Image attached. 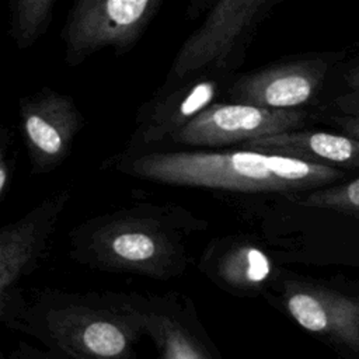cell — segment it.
<instances>
[{
    "label": "cell",
    "instance_id": "d6986e66",
    "mask_svg": "<svg viewBox=\"0 0 359 359\" xmlns=\"http://www.w3.org/2000/svg\"><path fill=\"white\" fill-rule=\"evenodd\" d=\"M346 83L349 84V87H351L356 94H359V66L348 72V74H346Z\"/></svg>",
    "mask_w": 359,
    "mask_h": 359
},
{
    "label": "cell",
    "instance_id": "e0dca14e",
    "mask_svg": "<svg viewBox=\"0 0 359 359\" xmlns=\"http://www.w3.org/2000/svg\"><path fill=\"white\" fill-rule=\"evenodd\" d=\"M11 143V139L6 129H3L1 135V150H0V196L4 198L6 192L8 191V187L13 180V172L15 167V156L11 154V150H8V146Z\"/></svg>",
    "mask_w": 359,
    "mask_h": 359
},
{
    "label": "cell",
    "instance_id": "5bb4252c",
    "mask_svg": "<svg viewBox=\"0 0 359 359\" xmlns=\"http://www.w3.org/2000/svg\"><path fill=\"white\" fill-rule=\"evenodd\" d=\"M140 323L153 338L160 359H209L191 332L171 316L142 310Z\"/></svg>",
    "mask_w": 359,
    "mask_h": 359
},
{
    "label": "cell",
    "instance_id": "2e32d148",
    "mask_svg": "<svg viewBox=\"0 0 359 359\" xmlns=\"http://www.w3.org/2000/svg\"><path fill=\"white\" fill-rule=\"evenodd\" d=\"M302 203L304 206L332 209L346 215L359 216V178L341 185L313 191Z\"/></svg>",
    "mask_w": 359,
    "mask_h": 359
},
{
    "label": "cell",
    "instance_id": "5b68a950",
    "mask_svg": "<svg viewBox=\"0 0 359 359\" xmlns=\"http://www.w3.org/2000/svg\"><path fill=\"white\" fill-rule=\"evenodd\" d=\"M140 313L130 306L67 302L48 307L42 321L52 339L76 359H123Z\"/></svg>",
    "mask_w": 359,
    "mask_h": 359
},
{
    "label": "cell",
    "instance_id": "52a82bcc",
    "mask_svg": "<svg viewBox=\"0 0 359 359\" xmlns=\"http://www.w3.org/2000/svg\"><path fill=\"white\" fill-rule=\"evenodd\" d=\"M303 109H269L238 102H215L180 130L171 144L223 147L297 130L304 125Z\"/></svg>",
    "mask_w": 359,
    "mask_h": 359
},
{
    "label": "cell",
    "instance_id": "4fadbf2b",
    "mask_svg": "<svg viewBox=\"0 0 359 359\" xmlns=\"http://www.w3.org/2000/svg\"><path fill=\"white\" fill-rule=\"evenodd\" d=\"M206 264L210 272L226 286L237 290H255L266 282L272 265L266 254L247 243L216 247Z\"/></svg>",
    "mask_w": 359,
    "mask_h": 359
},
{
    "label": "cell",
    "instance_id": "3957f363",
    "mask_svg": "<svg viewBox=\"0 0 359 359\" xmlns=\"http://www.w3.org/2000/svg\"><path fill=\"white\" fill-rule=\"evenodd\" d=\"M276 0H220L212 4L203 22L184 41L165 83L198 76L233 77L245 59L258 27Z\"/></svg>",
    "mask_w": 359,
    "mask_h": 359
},
{
    "label": "cell",
    "instance_id": "ba28073f",
    "mask_svg": "<svg viewBox=\"0 0 359 359\" xmlns=\"http://www.w3.org/2000/svg\"><path fill=\"white\" fill-rule=\"evenodd\" d=\"M18 116L21 136L35 174L59 167L70 154L73 142L84 125L73 98L50 88L21 98Z\"/></svg>",
    "mask_w": 359,
    "mask_h": 359
},
{
    "label": "cell",
    "instance_id": "9a60e30c",
    "mask_svg": "<svg viewBox=\"0 0 359 359\" xmlns=\"http://www.w3.org/2000/svg\"><path fill=\"white\" fill-rule=\"evenodd\" d=\"M55 0H14L10 3V35L18 49L32 46L48 29Z\"/></svg>",
    "mask_w": 359,
    "mask_h": 359
},
{
    "label": "cell",
    "instance_id": "7a4b0ae2",
    "mask_svg": "<svg viewBox=\"0 0 359 359\" xmlns=\"http://www.w3.org/2000/svg\"><path fill=\"white\" fill-rule=\"evenodd\" d=\"M202 223L180 208L142 205L98 216L72 233L73 255L102 271L156 279L181 273L189 262L187 237Z\"/></svg>",
    "mask_w": 359,
    "mask_h": 359
},
{
    "label": "cell",
    "instance_id": "ac0fdd59",
    "mask_svg": "<svg viewBox=\"0 0 359 359\" xmlns=\"http://www.w3.org/2000/svg\"><path fill=\"white\" fill-rule=\"evenodd\" d=\"M338 125L345 130V133L351 137H355L359 140V112L349 116L335 118Z\"/></svg>",
    "mask_w": 359,
    "mask_h": 359
},
{
    "label": "cell",
    "instance_id": "9c48e42d",
    "mask_svg": "<svg viewBox=\"0 0 359 359\" xmlns=\"http://www.w3.org/2000/svg\"><path fill=\"white\" fill-rule=\"evenodd\" d=\"M325 73L327 63L318 57L282 62L233 77L224 93L230 102L299 109L320 91Z\"/></svg>",
    "mask_w": 359,
    "mask_h": 359
},
{
    "label": "cell",
    "instance_id": "8fae6325",
    "mask_svg": "<svg viewBox=\"0 0 359 359\" xmlns=\"http://www.w3.org/2000/svg\"><path fill=\"white\" fill-rule=\"evenodd\" d=\"M285 306L304 330L332 337L359 351V299L323 287L289 285Z\"/></svg>",
    "mask_w": 359,
    "mask_h": 359
},
{
    "label": "cell",
    "instance_id": "7c38bea8",
    "mask_svg": "<svg viewBox=\"0 0 359 359\" xmlns=\"http://www.w3.org/2000/svg\"><path fill=\"white\" fill-rule=\"evenodd\" d=\"M240 149L325 165L359 167V140L346 135L292 130L250 140Z\"/></svg>",
    "mask_w": 359,
    "mask_h": 359
},
{
    "label": "cell",
    "instance_id": "277c9868",
    "mask_svg": "<svg viewBox=\"0 0 359 359\" xmlns=\"http://www.w3.org/2000/svg\"><path fill=\"white\" fill-rule=\"evenodd\" d=\"M161 0H79L63 29L65 59L77 66L101 49L130 50L157 15Z\"/></svg>",
    "mask_w": 359,
    "mask_h": 359
},
{
    "label": "cell",
    "instance_id": "8992f818",
    "mask_svg": "<svg viewBox=\"0 0 359 359\" xmlns=\"http://www.w3.org/2000/svg\"><path fill=\"white\" fill-rule=\"evenodd\" d=\"M233 77L198 76L164 86L137 111L136 128L125 154L150 151L170 140L206 108L213 105L220 91Z\"/></svg>",
    "mask_w": 359,
    "mask_h": 359
},
{
    "label": "cell",
    "instance_id": "30bf717a",
    "mask_svg": "<svg viewBox=\"0 0 359 359\" xmlns=\"http://www.w3.org/2000/svg\"><path fill=\"white\" fill-rule=\"evenodd\" d=\"M69 202V191L43 199L38 206L0 231V302L6 304L15 283L39 259L59 216Z\"/></svg>",
    "mask_w": 359,
    "mask_h": 359
},
{
    "label": "cell",
    "instance_id": "6da1fadb",
    "mask_svg": "<svg viewBox=\"0 0 359 359\" xmlns=\"http://www.w3.org/2000/svg\"><path fill=\"white\" fill-rule=\"evenodd\" d=\"M116 168L160 184L231 192H296L321 188L345 172L334 165L245 149L123 154Z\"/></svg>",
    "mask_w": 359,
    "mask_h": 359
}]
</instances>
